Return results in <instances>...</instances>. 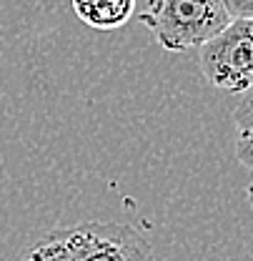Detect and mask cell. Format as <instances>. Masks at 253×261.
Returning a JSON list of instances; mask_svg holds the SVG:
<instances>
[{"label":"cell","instance_id":"8992f818","mask_svg":"<svg viewBox=\"0 0 253 261\" xmlns=\"http://www.w3.org/2000/svg\"><path fill=\"white\" fill-rule=\"evenodd\" d=\"M231 18H253V0H221Z\"/></svg>","mask_w":253,"mask_h":261},{"label":"cell","instance_id":"52a82bcc","mask_svg":"<svg viewBox=\"0 0 253 261\" xmlns=\"http://www.w3.org/2000/svg\"><path fill=\"white\" fill-rule=\"evenodd\" d=\"M246 196H248V203H251V211H253V181H251V186H248V191H246Z\"/></svg>","mask_w":253,"mask_h":261},{"label":"cell","instance_id":"7a4b0ae2","mask_svg":"<svg viewBox=\"0 0 253 261\" xmlns=\"http://www.w3.org/2000/svg\"><path fill=\"white\" fill-rule=\"evenodd\" d=\"M140 23L163 50L186 53L221 33L231 15L221 0H148Z\"/></svg>","mask_w":253,"mask_h":261},{"label":"cell","instance_id":"277c9868","mask_svg":"<svg viewBox=\"0 0 253 261\" xmlns=\"http://www.w3.org/2000/svg\"><path fill=\"white\" fill-rule=\"evenodd\" d=\"M78 20L93 31H118L135 13V0H70Z\"/></svg>","mask_w":253,"mask_h":261},{"label":"cell","instance_id":"6da1fadb","mask_svg":"<svg viewBox=\"0 0 253 261\" xmlns=\"http://www.w3.org/2000/svg\"><path fill=\"white\" fill-rule=\"evenodd\" d=\"M23 261H156L148 241L130 226L83 221L55 228L40 239Z\"/></svg>","mask_w":253,"mask_h":261},{"label":"cell","instance_id":"5b68a950","mask_svg":"<svg viewBox=\"0 0 253 261\" xmlns=\"http://www.w3.org/2000/svg\"><path fill=\"white\" fill-rule=\"evenodd\" d=\"M233 128H236V159L253 171V88L238 93L233 108Z\"/></svg>","mask_w":253,"mask_h":261},{"label":"cell","instance_id":"3957f363","mask_svg":"<svg viewBox=\"0 0 253 261\" xmlns=\"http://www.w3.org/2000/svg\"><path fill=\"white\" fill-rule=\"evenodd\" d=\"M206 81L226 93L253 88V18H231V23L198 48Z\"/></svg>","mask_w":253,"mask_h":261}]
</instances>
